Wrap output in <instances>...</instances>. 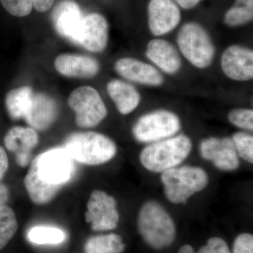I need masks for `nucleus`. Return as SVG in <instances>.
I'll use <instances>...</instances> for the list:
<instances>
[{
    "instance_id": "f257e3e1",
    "label": "nucleus",
    "mask_w": 253,
    "mask_h": 253,
    "mask_svg": "<svg viewBox=\"0 0 253 253\" xmlns=\"http://www.w3.org/2000/svg\"><path fill=\"white\" fill-rule=\"evenodd\" d=\"M63 148L73 160L86 166L109 162L117 152L110 138L94 131L73 133L66 138Z\"/></svg>"
},
{
    "instance_id": "f03ea898",
    "label": "nucleus",
    "mask_w": 253,
    "mask_h": 253,
    "mask_svg": "<svg viewBox=\"0 0 253 253\" xmlns=\"http://www.w3.org/2000/svg\"><path fill=\"white\" fill-rule=\"evenodd\" d=\"M137 225L141 237L153 249L167 248L175 239L174 221L156 201H147L143 205L139 211Z\"/></svg>"
},
{
    "instance_id": "7ed1b4c3",
    "label": "nucleus",
    "mask_w": 253,
    "mask_h": 253,
    "mask_svg": "<svg viewBox=\"0 0 253 253\" xmlns=\"http://www.w3.org/2000/svg\"><path fill=\"white\" fill-rule=\"evenodd\" d=\"M191 149V139L179 134L151 143L141 151L139 159L148 170L163 172L177 167L189 156Z\"/></svg>"
},
{
    "instance_id": "20e7f679",
    "label": "nucleus",
    "mask_w": 253,
    "mask_h": 253,
    "mask_svg": "<svg viewBox=\"0 0 253 253\" xmlns=\"http://www.w3.org/2000/svg\"><path fill=\"white\" fill-rule=\"evenodd\" d=\"M176 43L181 54L192 66L205 69L212 64L215 46L208 32L199 23H186L181 26Z\"/></svg>"
},
{
    "instance_id": "39448f33",
    "label": "nucleus",
    "mask_w": 253,
    "mask_h": 253,
    "mask_svg": "<svg viewBox=\"0 0 253 253\" xmlns=\"http://www.w3.org/2000/svg\"><path fill=\"white\" fill-rule=\"evenodd\" d=\"M161 181L167 199L172 204H179L204 189L208 176L202 168L186 166L162 172Z\"/></svg>"
},
{
    "instance_id": "423d86ee",
    "label": "nucleus",
    "mask_w": 253,
    "mask_h": 253,
    "mask_svg": "<svg viewBox=\"0 0 253 253\" xmlns=\"http://www.w3.org/2000/svg\"><path fill=\"white\" fill-rule=\"evenodd\" d=\"M181 128L179 118L172 111L157 110L141 116L133 126V135L142 143H154L171 137Z\"/></svg>"
},
{
    "instance_id": "0eeeda50",
    "label": "nucleus",
    "mask_w": 253,
    "mask_h": 253,
    "mask_svg": "<svg viewBox=\"0 0 253 253\" xmlns=\"http://www.w3.org/2000/svg\"><path fill=\"white\" fill-rule=\"evenodd\" d=\"M68 104L76 113V124L80 127H94L104 121L108 114L101 95L91 86L75 89L68 97Z\"/></svg>"
},
{
    "instance_id": "6e6552de",
    "label": "nucleus",
    "mask_w": 253,
    "mask_h": 253,
    "mask_svg": "<svg viewBox=\"0 0 253 253\" xmlns=\"http://www.w3.org/2000/svg\"><path fill=\"white\" fill-rule=\"evenodd\" d=\"M38 158V175L49 185L61 188L74 174L73 159L63 148L46 151Z\"/></svg>"
},
{
    "instance_id": "1a4fd4ad",
    "label": "nucleus",
    "mask_w": 253,
    "mask_h": 253,
    "mask_svg": "<svg viewBox=\"0 0 253 253\" xmlns=\"http://www.w3.org/2000/svg\"><path fill=\"white\" fill-rule=\"evenodd\" d=\"M119 219L117 203L114 198L104 191H93L85 213V220L90 223L91 229L94 231L112 230L117 227Z\"/></svg>"
},
{
    "instance_id": "9d476101",
    "label": "nucleus",
    "mask_w": 253,
    "mask_h": 253,
    "mask_svg": "<svg viewBox=\"0 0 253 253\" xmlns=\"http://www.w3.org/2000/svg\"><path fill=\"white\" fill-rule=\"evenodd\" d=\"M148 25L153 36H165L177 27L181 21L180 8L174 0H150Z\"/></svg>"
},
{
    "instance_id": "9b49d317",
    "label": "nucleus",
    "mask_w": 253,
    "mask_h": 253,
    "mask_svg": "<svg viewBox=\"0 0 253 253\" xmlns=\"http://www.w3.org/2000/svg\"><path fill=\"white\" fill-rule=\"evenodd\" d=\"M221 68L232 81L246 82L253 78V51L246 46L232 44L221 56Z\"/></svg>"
},
{
    "instance_id": "f8f14e48",
    "label": "nucleus",
    "mask_w": 253,
    "mask_h": 253,
    "mask_svg": "<svg viewBox=\"0 0 253 253\" xmlns=\"http://www.w3.org/2000/svg\"><path fill=\"white\" fill-rule=\"evenodd\" d=\"M201 156L211 161L218 169L233 171L239 166V156L229 137H208L200 144Z\"/></svg>"
},
{
    "instance_id": "ddd939ff",
    "label": "nucleus",
    "mask_w": 253,
    "mask_h": 253,
    "mask_svg": "<svg viewBox=\"0 0 253 253\" xmlns=\"http://www.w3.org/2000/svg\"><path fill=\"white\" fill-rule=\"evenodd\" d=\"M109 26L102 15L92 13L84 16L82 22L78 44L91 52H101L109 41Z\"/></svg>"
},
{
    "instance_id": "4468645a",
    "label": "nucleus",
    "mask_w": 253,
    "mask_h": 253,
    "mask_svg": "<svg viewBox=\"0 0 253 253\" xmlns=\"http://www.w3.org/2000/svg\"><path fill=\"white\" fill-rule=\"evenodd\" d=\"M114 68L118 74L126 81L142 85L159 86L164 83V77L157 68L134 58L118 60Z\"/></svg>"
},
{
    "instance_id": "2eb2a0df",
    "label": "nucleus",
    "mask_w": 253,
    "mask_h": 253,
    "mask_svg": "<svg viewBox=\"0 0 253 253\" xmlns=\"http://www.w3.org/2000/svg\"><path fill=\"white\" fill-rule=\"evenodd\" d=\"M83 18L81 8L73 1H61L52 13V21L56 31L76 44H78Z\"/></svg>"
},
{
    "instance_id": "dca6fc26",
    "label": "nucleus",
    "mask_w": 253,
    "mask_h": 253,
    "mask_svg": "<svg viewBox=\"0 0 253 253\" xmlns=\"http://www.w3.org/2000/svg\"><path fill=\"white\" fill-rule=\"evenodd\" d=\"M39 141L38 133L33 128L16 126L11 128L4 136L5 147L16 155V163L20 167L28 166L32 150Z\"/></svg>"
},
{
    "instance_id": "f3484780",
    "label": "nucleus",
    "mask_w": 253,
    "mask_h": 253,
    "mask_svg": "<svg viewBox=\"0 0 253 253\" xmlns=\"http://www.w3.org/2000/svg\"><path fill=\"white\" fill-rule=\"evenodd\" d=\"M146 55L155 66L167 74H175L182 66L180 53L166 40H151L146 46Z\"/></svg>"
},
{
    "instance_id": "a211bd4d",
    "label": "nucleus",
    "mask_w": 253,
    "mask_h": 253,
    "mask_svg": "<svg viewBox=\"0 0 253 253\" xmlns=\"http://www.w3.org/2000/svg\"><path fill=\"white\" fill-rule=\"evenodd\" d=\"M57 104L51 96L36 93L32 97L25 119L29 126L38 130L48 129L57 118Z\"/></svg>"
},
{
    "instance_id": "6ab92c4d",
    "label": "nucleus",
    "mask_w": 253,
    "mask_h": 253,
    "mask_svg": "<svg viewBox=\"0 0 253 253\" xmlns=\"http://www.w3.org/2000/svg\"><path fill=\"white\" fill-rule=\"evenodd\" d=\"M54 66L60 74L69 78H94L100 69L96 59L83 55H59L55 59Z\"/></svg>"
},
{
    "instance_id": "aec40b11",
    "label": "nucleus",
    "mask_w": 253,
    "mask_h": 253,
    "mask_svg": "<svg viewBox=\"0 0 253 253\" xmlns=\"http://www.w3.org/2000/svg\"><path fill=\"white\" fill-rule=\"evenodd\" d=\"M107 91L121 114L133 112L140 103L139 91L135 86L126 82L112 80L107 84Z\"/></svg>"
},
{
    "instance_id": "412c9836",
    "label": "nucleus",
    "mask_w": 253,
    "mask_h": 253,
    "mask_svg": "<svg viewBox=\"0 0 253 253\" xmlns=\"http://www.w3.org/2000/svg\"><path fill=\"white\" fill-rule=\"evenodd\" d=\"M38 156L32 161L29 169L24 179L25 187L30 199L36 205L49 204L61 189L58 186L49 185L38 175Z\"/></svg>"
},
{
    "instance_id": "4be33fe9",
    "label": "nucleus",
    "mask_w": 253,
    "mask_h": 253,
    "mask_svg": "<svg viewBox=\"0 0 253 253\" xmlns=\"http://www.w3.org/2000/svg\"><path fill=\"white\" fill-rule=\"evenodd\" d=\"M33 94L31 86H23L12 89L6 94L5 105L11 119L19 120L25 118Z\"/></svg>"
},
{
    "instance_id": "5701e85b",
    "label": "nucleus",
    "mask_w": 253,
    "mask_h": 253,
    "mask_svg": "<svg viewBox=\"0 0 253 253\" xmlns=\"http://www.w3.org/2000/svg\"><path fill=\"white\" fill-rule=\"evenodd\" d=\"M125 249L122 237L116 234L91 236L84 244L85 253H122Z\"/></svg>"
},
{
    "instance_id": "b1692460",
    "label": "nucleus",
    "mask_w": 253,
    "mask_h": 253,
    "mask_svg": "<svg viewBox=\"0 0 253 253\" xmlns=\"http://www.w3.org/2000/svg\"><path fill=\"white\" fill-rule=\"evenodd\" d=\"M253 19V0H236L226 11L224 23L231 28L239 27L251 23Z\"/></svg>"
},
{
    "instance_id": "393cba45",
    "label": "nucleus",
    "mask_w": 253,
    "mask_h": 253,
    "mask_svg": "<svg viewBox=\"0 0 253 253\" xmlns=\"http://www.w3.org/2000/svg\"><path fill=\"white\" fill-rule=\"evenodd\" d=\"M18 229L16 214L6 204L0 206V251L14 237Z\"/></svg>"
},
{
    "instance_id": "a878e982",
    "label": "nucleus",
    "mask_w": 253,
    "mask_h": 253,
    "mask_svg": "<svg viewBox=\"0 0 253 253\" xmlns=\"http://www.w3.org/2000/svg\"><path fill=\"white\" fill-rule=\"evenodd\" d=\"M28 239L35 244L56 245L65 241L66 234L57 228L35 226L28 232Z\"/></svg>"
},
{
    "instance_id": "bb28decb",
    "label": "nucleus",
    "mask_w": 253,
    "mask_h": 253,
    "mask_svg": "<svg viewBox=\"0 0 253 253\" xmlns=\"http://www.w3.org/2000/svg\"><path fill=\"white\" fill-rule=\"evenodd\" d=\"M233 143L238 156L247 162H253V136L244 131H238L233 134Z\"/></svg>"
},
{
    "instance_id": "cd10ccee",
    "label": "nucleus",
    "mask_w": 253,
    "mask_h": 253,
    "mask_svg": "<svg viewBox=\"0 0 253 253\" xmlns=\"http://www.w3.org/2000/svg\"><path fill=\"white\" fill-rule=\"evenodd\" d=\"M228 119L231 124L241 129L253 130V111L251 109H236L228 115Z\"/></svg>"
},
{
    "instance_id": "c85d7f7f",
    "label": "nucleus",
    "mask_w": 253,
    "mask_h": 253,
    "mask_svg": "<svg viewBox=\"0 0 253 253\" xmlns=\"http://www.w3.org/2000/svg\"><path fill=\"white\" fill-rule=\"evenodd\" d=\"M4 9L12 16L23 17L31 14L33 0H0Z\"/></svg>"
},
{
    "instance_id": "c756f323",
    "label": "nucleus",
    "mask_w": 253,
    "mask_h": 253,
    "mask_svg": "<svg viewBox=\"0 0 253 253\" xmlns=\"http://www.w3.org/2000/svg\"><path fill=\"white\" fill-rule=\"evenodd\" d=\"M197 253H231L224 240L219 237H213L208 240L207 245L203 246Z\"/></svg>"
},
{
    "instance_id": "7c9ffc66",
    "label": "nucleus",
    "mask_w": 253,
    "mask_h": 253,
    "mask_svg": "<svg viewBox=\"0 0 253 253\" xmlns=\"http://www.w3.org/2000/svg\"><path fill=\"white\" fill-rule=\"evenodd\" d=\"M234 253H253V236L252 234H240L236 238L233 246Z\"/></svg>"
},
{
    "instance_id": "2f4dec72",
    "label": "nucleus",
    "mask_w": 253,
    "mask_h": 253,
    "mask_svg": "<svg viewBox=\"0 0 253 253\" xmlns=\"http://www.w3.org/2000/svg\"><path fill=\"white\" fill-rule=\"evenodd\" d=\"M9 168V160L6 151L0 146V181L4 178Z\"/></svg>"
},
{
    "instance_id": "473e14b6",
    "label": "nucleus",
    "mask_w": 253,
    "mask_h": 253,
    "mask_svg": "<svg viewBox=\"0 0 253 253\" xmlns=\"http://www.w3.org/2000/svg\"><path fill=\"white\" fill-rule=\"evenodd\" d=\"M54 2V0H33V6L37 11L43 13L50 9Z\"/></svg>"
},
{
    "instance_id": "72a5a7b5",
    "label": "nucleus",
    "mask_w": 253,
    "mask_h": 253,
    "mask_svg": "<svg viewBox=\"0 0 253 253\" xmlns=\"http://www.w3.org/2000/svg\"><path fill=\"white\" fill-rule=\"evenodd\" d=\"M179 7L189 10L196 7L203 0H174Z\"/></svg>"
},
{
    "instance_id": "f704fd0d",
    "label": "nucleus",
    "mask_w": 253,
    "mask_h": 253,
    "mask_svg": "<svg viewBox=\"0 0 253 253\" xmlns=\"http://www.w3.org/2000/svg\"><path fill=\"white\" fill-rule=\"evenodd\" d=\"M9 198V191L7 186L0 183V206L6 204Z\"/></svg>"
},
{
    "instance_id": "c9c22d12",
    "label": "nucleus",
    "mask_w": 253,
    "mask_h": 253,
    "mask_svg": "<svg viewBox=\"0 0 253 253\" xmlns=\"http://www.w3.org/2000/svg\"><path fill=\"white\" fill-rule=\"evenodd\" d=\"M178 253H195L194 249L189 245H184L179 249Z\"/></svg>"
}]
</instances>
